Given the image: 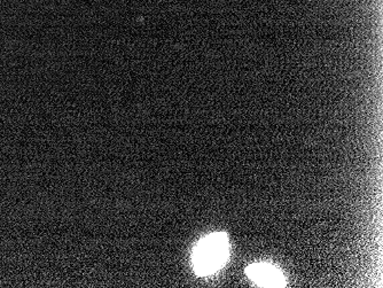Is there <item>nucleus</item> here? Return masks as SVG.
<instances>
[{
  "instance_id": "obj_1",
  "label": "nucleus",
  "mask_w": 383,
  "mask_h": 288,
  "mask_svg": "<svg viewBox=\"0 0 383 288\" xmlns=\"http://www.w3.org/2000/svg\"><path fill=\"white\" fill-rule=\"evenodd\" d=\"M230 244L225 233H214L202 239L193 253V266L199 276H208L226 263Z\"/></svg>"
},
{
  "instance_id": "obj_2",
  "label": "nucleus",
  "mask_w": 383,
  "mask_h": 288,
  "mask_svg": "<svg viewBox=\"0 0 383 288\" xmlns=\"http://www.w3.org/2000/svg\"><path fill=\"white\" fill-rule=\"evenodd\" d=\"M247 273L257 285L263 287H283L285 285V277L275 266L271 264H252Z\"/></svg>"
}]
</instances>
